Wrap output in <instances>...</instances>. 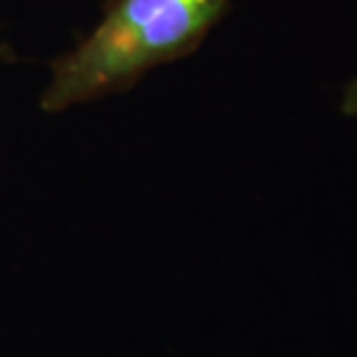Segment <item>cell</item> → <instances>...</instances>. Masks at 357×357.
Masks as SVG:
<instances>
[{"instance_id":"2","label":"cell","mask_w":357,"mask_h":357,"mask_svg":"<svg viewBox=\"0 0 357 357\" xmlns=\"http://www.w3.org/2000/svg\"><path fill=\"white\" fill-rule=\"evenodd\" d=\"M341 112H344L346 116L357 119V77H353V79L346 84L344 98H341Z\"/></svg>"},{"instance_id":"3","label":"cell","mask_w":357,"mask_h":357,"mask_svg":"<svg viewBox=\"0 0 357 357\" xmlns=\"http://www.w3.org/2000/svg\"><path fill=\"white\" fill-rule=\"evenodd\" d=\"M7 61H12V49L7 47V45H0V66Z\"/></svg>"},{"instance_id":"1","label":"cell","mask_w":357,"mask_h":357,"mask_svg":"<svg viewBox=\"0 0 357 357\" xmlns=\"http://www.w3.org/2000/svg\"><path fill=\"white\" fill-rule=\"evenodd\" d=\"M232 0H112L100 24L52 61L40 107L47 114L114 96L151 70L190 56Z\"/></svg>"}]
</instances>
